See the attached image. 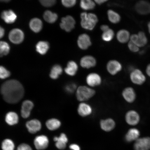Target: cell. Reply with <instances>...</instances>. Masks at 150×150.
Wrapping results in <instances>:
<instances>
[{"label":"cell","mask_w":150,"mask_h":150,"mask_svg":"<svg viewBox=\"0 0 150 150\" xmlns=\"http://www.w3.org/2000/svg\"><path fill=\"white\" fill-rule=\"evenodd\" d=\"M100 124L101 129L107 132L113 130L115 126V121L110 118L101 120Z\"/></svg>","instance_id":"21"},{"label":"cell","mask_w":150,"mask_h":150,"mask_svg":"<svg viewBox=\"0 0 150 150\" xmlns=\"http://www.w3.org/2000/svg\"><path fill=\"white\" fill-rule=\"evenodd\" d=\"M128 47L131 51L133 52H137L139 50V47L134 44L131 41L129 42L128 45Z\"/></svg>","instance_id":"41"},{"label":"cell","mask_w":150,"mask_h":150,"mask_svg":"<svg viewBox=\"0 0 150 150\" xmlns=\"http://www.w3.org/2000/svg\"><path fill=\"white\" fill-rule=\"evenodd\" d=\"M10 50V46L8 43L3 41L0 42V57L7 55Z\"/></svg>","instance_id":"33"},{"label":"cell","mask_w":150,"mask_h":150,"mask_svg":"<svg viewBox=\"0 0 150 150\" xmlns=\"http://www.w3.org/2000/svg\"><path fill=\"white\" fill-rule=\"evenodd\" d=\"M39 1L43 6L47 7L52 6L56 2V0H39Z\"/></svg>","instance_id":"40"},{"label":"cell","mask_w":150,"mask_h":150,"mask_svg":"<svg viewBox=\"0 0 150 150\" xmlns=\"http://www.w3.org/2000/svg\"><path fill=\"white\" fill-rule=\"evenodd\" d=\"M108 18L112 23L116 24L119 23L121 20V17L117 12L112 10L108 11Z\"/></svg>","instance_id":"32"},{"label":"cell","mask_w":150,"mask_h":150,"mask_svg":"<svg viewBox=\"0 0 150 150\" xmlns=\"http://www.w3.org/2000/svg\"><path fill=\"white\" fill-rule=\"evenodd\" d=\"M140 135L139 131L136 128L131 129L127 132L125 137V140L130 142L138 139Z\"/></svg>","instance_id":"24"},{"label":"cell","mask_w":150,"mask_h":150,"mask_svg":"<svg viewBox=\"0 0 150 150\" xmlns=\"http://www.w3.org/2000/svg\"><path fill=\"white\" fill-rule=\"evenodd\" d=\"M80 6L83 10H90L94 9L95 5L92 0H80Z\"/></svg>","instance_id":"31"},{"label":"cell","mask_w":150,"mask_h":150,"mask_svg":"<svg viewBox=\"0 0 150 150\" xmlns=\"http://www.w3.org/2000/svg\"><path fill=\"white\" fill-rule=\"evenodd\" d=\"M122 95L125 100L127 103H132L136 98V94L134 89L128 87L123 90Z\"/></svg>","instance_id":"18"},{"label":"cell","mask_w":150,"mask_h":150,"mask_svg":"<svg viewBox=\"0 0 150 150\" xmlns=\"http://www.w3.org/2000/svg\"><path fill=\"white\" fill-rule=\"evenodd\" d=\"M1 18L5 23L11 24L16 21L17 17L13 11L8 10L3 11L1 14Z\"/></svg>","instance_id":"20"},{"label":"cell","mask_w":150,"mask_h":150,"mask_svg":"<svg viewBox=\"0 0 150 150\" xmlns=\"http://www.w3.org/2000/svg\"><path fill=\"white\" fill-rule=\"evenodd\" d=\"M26 125L29 132L33 134L38 132L42 128L40 122L37 119L31 120L27 122Z\"/></svg>","instance_id":"17"},{"label":"cell","mask_w":150,"mask_h":150,"mask_svg":"<svg viewBox=\"0 0 150 150\" xmlns=\"http://www.w3.org/2000/svg\"><path fill=\"white\" fill-rule=\"evenodd\" d=\"M77 100L80 102H86L94 96L96 92L93 88L88 86L78 87L76 92Z\"/></svg>","instance_id":"2"},{"label":"cell","mask_w":150,"mask_h":150,"mask_svg":"<svg viewBox=\"0 0 150 150\" xmlns=\"http://www.w3.org/2000/svg\"><path fill=\"white\" fill-rule=\"evenodd\" d=\"M17 150H32L31 147L28 144H22L18 146Z\"/></svg>","instance_id":"42"},{"label":"cell","mask_w":150,"mask_h":150,"mask_svg":"<svg viewBox=\"0 0 150 150\" xmlns=\"http://www.w3.org/2000/svg\"><path fill=\"white\" fill-rule=\"evenodd\" d=\"M96 59L91 55L83 56L80 59V64L82 68L88 69L96 67L97 65Z\"/></svg>","instance_id":"10"},{"label":"cell","mask_w":150,"mask_h":150,"mask_svg":"<svg viewBox=\"0 0 150 150\" xmlns=\"http://www.w3.org/2000/svg\"><path fill=\"white\" fill-rule=\"evenodd\" d=\"M50 48L48 42L45 41H41L37 43L36 46V51L41 55L46 54Z\"/></svg>","instance_id":"27"},{"label":"cell","mask_w":150,"mask_h":150,"mask_svg":"<svg viewBox=\"0 0 150 150\" xmlns=\"http://www.w3.org/2000/svg\"><path fill=\"white\" fill-rule=\"evenodd\" d=\"M79 67L77 63L74 61H70L67 63L66 67L64 69L66 74L70 76H74L77 74Z\"/></svg>","instance_id":"16"},{"label":"cell","mask_w":150,"mask_h":150,"mask_svg":"<svg viewBox=\"0 0 150 150\" xmlns=\"http://www.w3.org/2000/svg\"><path fill=\"white\" fill-rule=\"evenodd\" d=\"M62 3L64 6L70 8L76 4V0H61Z\"/></svg>","instance_id":"39"},{"label":"cell","mask_w":150,"mask_h":150,"mask_svg":"<svg viewBox=\"0 0 150 150\" xmlns=\"http://www.w3.org/2000/svg\"><path fill=\"white\" fill-rule=\"evenodd\" d=\"M1 92L6 102L14 104L18 103L23 98L24 91L23 86L19 82L11 80L3 84Z\"/></svg>","instance_id":"1"},{"label":"cell","mask_w":150,"mask_h":150,"mask_svg":"<svg viewBox=\"0 0 150 150\" xmlns=\"http://www.w3.org/2000/svg\"><path fill=\"white\" fill-rule=\"evenodd\" d=\"M138 41L136 44L139 47H144L147 44L148 40L145 33L142 31H140L138 34Z\"/></svg>","instance_id":"34"},{"label":"cell","mask_w":150,"mask_h":150,"mask_svg":"<svg viewBox=\"0 0 150 150\" xmlns=\"http://www.w3.org/2000/svg\"><path fill=\"white\" fill-rule=\"evenodd\" d=\"M44 18L48 23H53L55 22L58 18L57 14L50 11H46L44 14Z\"/></svg>","instance_id":"30"},{"label":"cell","mask_w":150,"mask_h":150,"mask_svg":"<svg viewBox=\"0 0 150 150\" xmlns=\"http://www.w3.org/2000/svg\"><path fill=\"white\" fill-rule=\"evenodd\" d=\"M69 147L72 150H80L79 146L76 144H72Z\"/></svg>","instance_id":"43"},{"label":"cell","mask_w":150,"mask_h":150,"mask_svg":"<svg viewBox=\"0 0 150 150\" xmlns=\"http://www.w3.org/2000/svg\"><path fill=\"white\" fill-rule=\"evenodd\" d=\"M135 150H149L150 149V138L146 137L138 139L134 144Z\"/></svg>","instance_id":"11"},{"label":"cell","mask_w":150,"mask_h":150,"mask_svg":"<svg viewBox=\"0 0 150 150\" xmlns=\"http://www.w3.org/2000/svg\"><path fill=\"white\" fill-rule=\"evenodd\" d=\"M86 82L88 86L93 88L100 86L102 84V79L100 75L98 73L91 72L86 76Z\"/></svg>","instance_id":"4"},{"label":"cell","mask_w":150,"mask_h":150,"mask_svg":"<svg viewBox=\"0 0 150 150\" xmlns=\"http://www.w3.org/2000/svg\"><path fill=\"white\" fill-rule=\"evenodd\" d=\"M29 26L32 30L35 33H38L42 29V22L38 18H34L30 21Z\"/></svg>","instance_id":"23"},{"label":"cell","mask_w":150,"mask_h":150,"mask_svg":"<svg viewBox=\"0 0 150 150\" xmlns=\"http://www.w3.org/2000/svg\"><path fill=\"white\" fill-rule=\"evenodd\" d=\"M78 45L79 47L82 50L87 49L91 45V38L86 34H82L78 37Z\"/></svg>","instance_id":"14"},{"label":"cell","mask_w":150,"mask_h":150,"mask_svg":"<svg viewBox=\"0 0 150 150\" xmlns=\"http://www.w3.org/2000/svg\"><path fill=\"white\" fill-rule=\"evenodd\" d=\"M130 33L125 30H121L117 33V38L118 41L122 43L128 42L130 38Z\"/></svg>","instance_id":"29"},{"label":"cell","mask_w":150,"mask_h":150,"mask_svg":"<svg viewBox=\"0 0 150 150\" xmlns=\"http://www.w3.org/2000/svg\"><path fill=\"white\" fill-rule=\"evenodd\" d=\"M34 144L35 148L37 150H44L48 147V139L47 137L45 135L38 136L35 138Z\"/></svg>","instance_id":"13"},{"label":"cell","mask_w":150,"mask_h":150,"mask_svg":"<svg viewBox=\"0 0 150 150\" xmlns=\"http://www.w3.org/2000/svg\"><path fill=\"white\" fill-rule=\"evenodd\" d=\"M75 24L76 21L74 18L68 16L62 18L60 26L62 29L70 32L74 28Z\"/></svg>","instance_id":"7"},{"label":"cell","mask_w":150,"mask_h":150,"mask_svg":"<svg viewBox=\"0 0 150 150\" xmlns=\"http://www.w3.org/2000/svg\"><path fill=\"white\" fill-rule=\"evenodd\" d=\"M99 5L102 4L108 0H94Z\"/></svg>","instance_id":"46"},{"label":"cell","mask_w":150,"mask_h":150,"mask_svg":"<svg viewBox=\"0 0 150 150\" xmlns=\"http://www.w3.org/2000/svg\"><path fill=\"white\" fill-rule=\"evenodd\" d=\"M61 123L59 120L52 118L48 120L46 122V126L50 130L54 131L57 130L61 127Z\"/></svg>","instance_id":"28"},{"label":"cell","mask_w":150,"mask_h":150,"mask_svg":"<svg viewBox=\"0 0 150 150\" xmlns=\"http://www.w3.org/2000/svg\"><path fill=\"white\" fill-rule=\"evenodd\" d=\"M78 86L74 82H70L66 84L64 87V90L66 92L69 94L76 93Z\"/></svg>","instance_id":"36"},{"label":"cell","mask_w":150,"mask_h":150,"mask_svg":"<svg viewBox=\"0 0 150 150\" xmlns=\"http://www.w3.org/2000/svg\"><path fill=\"white\" fill-rule=\"evenodd\" d=\"M148 29H149V32L150 34V22H149L148 24Z\"/></svg>","instance_id":"48"},{"label":"cell","mask_w":150,"mask_h":150,"mask_svg":"<svg viewBox=\"0 0 150 150\" xmlns=\"http://www.w3.org/2000/svg\"><path fill=\"white\" fill-rule=\"evenodd\" d=\"M146 73L148 76L150 77V64L148 65L146 69Z\"/></svg>","instance_id":"47"},{"label":"cell","mask_w":150,"mask_h":150,"mask_svg":"<svg viewBox=\"0 0 150 150\" xmlns=\"http://www.w3.org/2000/svg\"><path fill=\"white\" fill-rule=\"evenodd\" d=\"M9 38L11 42L14 44H19L24 40V34L21 30L14 29L9 33Z\"/></svg>","instance_id":"9"},{"label":"cell","mask_w":150,"mask_h":150,"mask_svg":"<svg viewBox=\"0 0 150 150\" xmlns=\"http://www.w3.org/2000/svg\"><path fill=\"white\" fill-rule=\"evenodd\" d=\"M80 17L82 27L89 30H92L98 21V18L94 14L83 12L81 14Z\"/></svg>","instance_id":"3"},{"label":"cell","mask_w":150,"mask_h":150,"mask_svg":"<svg viewBox=\"0 0 150 150\" xmlns=\"http://www.w3.org/2000/svg\"><path fill=\"white\" fill-rule=\"evenodd\" d=\"M34 105L33 102L29 100L24 101L22 103L21 115L24 118H27L30 114L31 111Z\"/></svg>","instance_id":"19"},{"label":"cell","mask_w":150,"mask_h":150,"mask_svg":"<svg viewBox=\"0 0 150 150\" xmlns=\"http://www.w3.org/2000/svg\"><path fill=\"white\" fill-rule=\"evenodd\" d=\"M1 148L3 150H14V144L12 140L7 139L2 142Z\"/></svg>","instance_id":"35"},{"label":"cell","mask_w":150,"mask_h":150,"mask_svg":"<svg viewBox=\"0 0 150 150\" xmlns=\"http://www.w3.org/2000/svg\"><path fill=\"white\" fill-rule=\"evenodd\" d=\"M10 72L3 66H0V79H5L10 76Z\"/></svg>","instance_id":"38"},{"label":"cell","mask_w":150,"mask_h":150,"mask_svg":"<svg viewBox=\"0 0 150 150\" xmlns=\"http://www.w3.org/2000/svg\"><path fill=\"white\" fill-rule=\"evenodd\" d=\"M125 119L127 123L131 125H136L140 120L139 115L134 110L127 112L125 116Z\"/></svg>","instance_id":"15"},{"label":"cell","mask_w":150,"mask_h":150,"mask_svg":"<svg viewBox=\"0 0 150 150\" xmlns=\"http://www.w3.org/2000/svg\"><path fill=\"white\" fill-rule=\"evenodd\" d=\"M5 30L4 28L0 26V39L1 38L4 36Z\"/></svg>","instance_id":"44"},{"label":"cell","mask_w":150,"mask_h":150,"mask_svg":"<svg viewBox=\"0 0 150 150\" xmlns=\"http://www.w3.org/2000/svg\"><path fill=\"white\" fill-rule=\"evenodd\" d=\"M130 79L133 83L141 85L146 80L145 76L141 71L138 69L133 70L130 74Z\"/></svg>","instance_id":"12"},{"label":"cell","mask_w":150,"mask_h":150,"mask_svg":"<svg viewBox=\"0 0 150 150\" xmlns=\"http://www.w3.org/2000/svg\"><path fill=\"white\" fill-rule=\"evenodd\" d=\"M78 115L82 117H86L93 114V109L91 105L86 102H80L77 109Z\"/></svg>","instance_id":"6"},{"label":"cell","mask_w":150,"mask_h":150,"mask_svg":"<svg viewBox=\"0 0 150 150\" xmlns=\"http://www.w3.org/2000/svg\"><path fill=\"white\" fill-rule=\"evenodd\" d=\"M11 0H0V1L4 2H8Z\"/></svg>","instance_id":"49"},{"label":"cell","mask_w":150,"mask_h":150,"mask_svg":"<svg viewBox=\"0 0 150 150\" xmlns=\"http://www.w3.org/2000/svg\"><path fill=\"white\" fill-rule=\"evenodd\" d=\"M114 35L113 31L111 29H109L103 33L102 35V38L105 42H109L113 39Z\"/></svg>","instance_id":"37"},{"label":"cell","mask_w":150,"mask_h":150,"mask_svg":"<svg viewBox=\"0 0 150 150\" xmlns=\"http://www.w3.org/2000/svg\"><path fill=\"white\" fill-rule=\"evenodd\" d=\"M100 29L102 30L104 32H105L108 30L109 28L108 26L107 25H103L101 26Z\"/></svg>","instance_id":"45"},{"label":"cell","mask_w":150,"mask_h":150,"mask_svg":"<svg viewBox=\"0 0 150 150\" xmlns=\"http://www.w3.org/2000/svg\"><path fill=\"white\" fill-rule=\"evenodd\" d=\"M63 72V69L61 66L59 64H56L51 69L50 74V77L52 79H57Z\"/></svg>","instance_id":"25"},{"label":"cell","mask_w":150,"mask_h":150,"mask_svg":"<svg viewBox=\"0 0 150 150\" xmlns=\"http://www.w3.org/2000/svg\"><path fill=\"white\" fill-rule=\"evenodd\" d=\"M56 142L55 145L57 149L63 150L66 147V144L68 142V139L66 135L64 133L61 134L59 137H55L54 138Z\"/></svg>","instance_id":"22"},{"label":"cell","mask_w":150,"mask_h":150,"mask_svg":"<svg viewBox=\"0 0 150 150\" xmlns=\"http://www.w3.org/2000/svg\"><path fill=\"white\" fill-rule=\"evenodd\" d=\"M144 52H144V50H142V51H140L139 53L140 54L142 55V54L144 53Z\"/></svg>","instance_id":"50"},{"label":"cell","mask_w":150,"mask_h":150,"mask_svg":"<svg viewBox=\"0 0 150 150\" xmlns=\"http://www.w3.org/2000/svg\"><path fill=\"white\" fill-rule=\"evenodd\" d=\"M106 69L109 74L114 76L120 72L122 69V66L119 62L115 60H111L107 64Z\"/></svg>","instance_id":"5"},{"label":"cell","mask_w":150,"mask_h":150,"mask_svg":"<svg viewBox=\"0 0 150 150\" xmlns=\"http://www.w3.org/2000/svg\"><path fill=\"white\" fill-rule=\"evenodd\" d=\"M135 9L140 15L149 14L150 13V3L146 0H141L136 4Z\"/></svg>","instance_id":"8"},{"label":"cell","mask_w":150,"mask_h":150,"mask_svg":"<svg viewBox=\"0 0 150 150\" xmlns=\"http://www.w3.org/2000/svg\"><path fill=\"white\" fill-rule=\"evenodd\" d=\"M5 121L9 125H16L18 122V117L16 112H10L6 114L5 117Z\"/></svg>","instance_id":"26"}]
</instances>
